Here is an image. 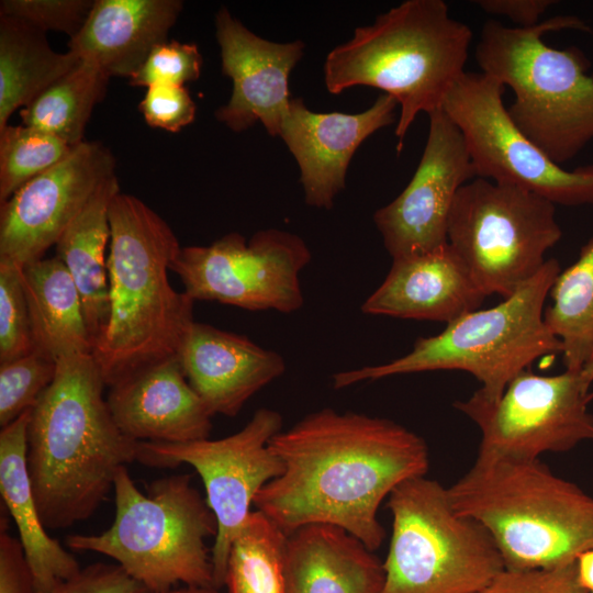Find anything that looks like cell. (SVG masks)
I'll use <instances>...</instances> for the list:
<instances>
[{
  "label": "cell",
  "instance_id": "44dd1931",
  "mask_svg": "<svg viewBox=\"0 0 593 593\" xmlns=\"http://www.w3.org/2000/svg\"><path fill=\"white\" fill-rule=\"evenodd\" d=\"M486 296L451 246L392 259L378 289L362 303L369 315L449 324Z\"/></svg>",
  "mask_w": 593,
  "mask_h": 593
},
{
  "label": "cell",
  "instance_id": "d4e9b609",
  "mask_svg": "<svg viewBox=\"0 0 593 593\" xmlns=\"http://www.w3.org/2000/svg\"><path fill=\"white\" fill-rule=\"evenodd\" d=\"M120 192L116 176L107 179L57 240L61 260L79 291L86 324L93 345L110 314L105 247L110 243V204Z\"/></svg>",
  "mask_w": 593,
  "mask_h": 593
},
{
  "label": "cell",
  "instance_id": "e0dca14e",
  "mask_svg": "<svg viewBox=\"0 0 593 593\" xmlns=\"http://www.w3.org/2000/svg\"><path fill=\"white\" fill-rule=\"evenodd\" d=\"M215 36L223 74L233 83L228 102L215 118L234 132L261 122L267 133L279 136L289 98L291 70L303 56L304 43H276L262 38L222 7L215 14Z\"/></svg>",
  "mask_w": 593,
  "mask_h": 593
},
{
  "label": "cell",
  "instance_id": "d6986e66",
  "mask_svg": "<svg viewBox=\"0 0 593 593\" xmlns=\"http://www.w3.org/2000/svg\"><path fill=\"white\" fill-rule=\"evenodd\" d=\"M107 402L124 435L136 441L183 444L209 438L211 417L177 356L110 387Z\"/></svg>",
  "mask_w": 593,
  "mask_h": 593
},
{
  "label": "cell",
  "instance_id": "8fae6325",
  "mask_svg": "<svg viewBox=\"0 0 593 593\" xmlns=\"http://www.w3.org/2000/svg\"><path fill=\"white\" fill-rule=\"evenodd\" d=\"M504 91L495 78L465 71L441 105L465 138L475 176L555 205H593V164L567 170L551 160L512 121Z\"/></svg>",
  "mask_w": 593,
  "mask_h": 593
},
{
  "label": "cell",
  "instance_id": "7bdbcfd3",
  "mask_svg": "<svg viewBox=\"0 0 593 593\" xmlns=\"http://www.w3.org/2000/svg\"><path fill=\"white\" fill-rule=\"evenodd\" d=\"M581 373L586 383L591 387V384L593 383V355L581 369Z\"/></svg>",
  "mask_w": 593,
  "mask_h": 593
},
{
  "label": "cell",
  "instance_id": "ba28073f",
  "mask_svg": "<svg viewBox=\"0 0 593 593\" xmlns=\"http://www.w3.org/2000/svg\"><path fill=\"white\" fill-rule=\"evenodd\" d=\"M560 271L557 259H547L532 279L495 306L469 312L441 333L417 338L409 354L391 362L333 374V388L396 374L461 370L481 383L479 394L497 400L535 360L561 354L560 340L544 320L546 298Z\"/></svg>",
  "mask_w": 593,
  "mask_h": 593
},
{
  "label": "cell",
  "instance_id": "30bf717a",
  "mask_svg": "<svg viewBox=\"0 0 593 593\" xmlns=\"http://www.w3.org/2000/svg\"><path fill=\"white\" fill-rule=\"evenodd\" d=\"M562 237L556 205L523 188L475 177L456 194L447 242L485 296L506 299Z\"/></svg>",
  "mask_w": 593,
  "mask_h": 593
},
{
  "label": "cell",
  "instance_id": "ab89813d",
  "mask_svg": "<svg viewBox=\"0 0 593 593\" xmlns=\"http://www.w3.org/2000/svg\"><path fill=\"white\" fill-rule=\"evenodd\" d=\"M557 1L553 0H477L473 3L485 13L510 19L521 29L539 24L540 16Z\"/></svg>",
  "mask_w": 593,
  "mask_h": 593
},
{
  "label": "cell",
  "instance_id": "3957f363",
  "mask_svg": "<svg viewBox=\"0 0 593 593\" xmlns=\"http://www.w3.org/2000/svg\"><path fill=\"white\" fill-rule=\"evenodd\" d=\"M109 320L92 356L105 385L178 349L193 321V303L168 279L181 248L168 223L141 199L116 193L110 204Z\"/></svg>",
  "mask_w": 593,
  "mask_h": 593
},
{
  "label": "cell",
  "instance_id": "d590c367",
  "mask_svg": "<svg viewBox=\"0 0 593 593\" xmlns=\"http://www.w3.org/2000/svg\"><path fill=\"white\" fill-rule=\"evenodd\" d=\"M479 593H586L581 585L577 563L525 571L504 570Z\"/></svg>",
  "mask_w": 593,
  "mask_h": 593
},
{
  "label": "cell",
  "instance_id": "5b68a950",
  "mask_svg": "<svg viewBox=\"0 0 593 593\" xmlns=\"http://www.w3.org/2000/svg\"><path fill=\"white\" fill-rule=\"evenodd\" d=\"M447 493L459 514L490 533L505 570L563 567L593 548V497L539 458L477 456Z\"/></svg>",
  "mask_w": 593,
  "mask_h": 593
},
{
  "label": "cell",
  "instance_id": "52a82bcc",
  "mask_svg": "<svg viewBox=\"0 0 593 593\" xmlns=\"http://www.w3.org/2000/svg\"><path fill=\"white\" fill-rule=\"evenodd\" d=\"M115 516L100 534H75L66 545L104 555L150 593H169L177 583L214 586L206 539L216 519L189 474L153 481L143 494L122 467L114 480Z\"/></svg>",
  "mask_w": 593,
  "mask_h": 593
},
{
  "label": "cell",
  "instance_id": "7c38bea8",
  "mask_svg": "<svg viewBox=\"0 0 593 593\" xmlns=\"http://www.w3.org/2000/svg\"><path fill=\"white\" fill-rule=\"evenodd\" d=\"M592 399L581 370L539 376L527 369L497 400L489 401L475 391L454 407L478 426V456L533 460L593 441V414L588 409Z\"/></svg>",
  "mask_w": 593,
  "mask_h": 593
},
{
  "label": "cell",
  "instance_id": "4fadbf2b",
  "mask_svg": "<svg viewBox=\"0 0 593 593\" xmlns=\"http://www.w3.org/2000/svg\"><path fill=\"white\" fill-rule=\"evenodd\" d=\"M281 429L280 413L262 407L240 430L223 438L183 444L139 441L141 463L164 468L187 463L200 474L217 526L211 549L217 590L225 585L232 541L251 513L257 494L283 471L282 461L269 448Z\"/></svg>",
  "mask_w": 593,
  "mask_h": 593
},
{
  "label": "cell",
  "instance_id": "2e32d148",
  "mask_svg": "<svg viewBox=\"0 0 593 593\" xmlns=\"http://www.w3.org/2000/svg\"><path fill=\"white\" fill-rule=\"evenodd\" d=\"M427 141L404 190L378 209L373 222L392 259L425 253L447 242V225L459 189L474 179L465 138L439 108L428 113Z\"/></svg>",
  "mask_w": 593,
  "mask_h": 593
},
{
  "label": "cell",
  "instance_id": "7402d4cb",
  "mask_svg": "<svg viewBox=\"0 0 593 593\" xmlns=\"http://www.w3.org/2000/svg\"><path fill=\"white\" fill-rule=\"evenodd\" d=\"M182 8L180 0H93L68 51L110 77L131 78L152 49L167 41Z\"/></svg>",
  "mask_w": 593,
  "mask_h": 593
},
{
  "label": "cell",
  "instance_id": "f546056e",
  "mask_svg": "<svg viewBox=\"0 0 593 593\" xmlns=\"http://www.w3.org/2000/svg\"><path fill=\"white\" fill-rule=\"evenodd\" d=\"M288 535L260 511H251L227 558L228 593H286Z\"/></svg>",
  "mask_w": 593,
  "mask_h": 593
},
{
  "label": "cell",
  "instance_id": "ac0fdd59",
  "mask_svg": "<svg viewBox=\"0 0 593 593\" xmlns=\"http://www.w3.org/2000/svg\"><path fill=\"white\" fill-rule=\"evenodd\" d=\"M398 107L387 93L356 114L313 112L302 99L290 100L279 137L299 165L307 205L332 209L355 152L371 134L398 121Z\"/></svg>",
  "mask_w": 593,
  "mask_h": 593
},
{
  "label": "cell",
  "instance_id": "f35d334b",
  "mask_svg": "<svg viewBox=\"0 0 593 593\" xmlns=\"http://www.w3.org/2000/svg\"><path fill=\"white\" fill-rule=\"evenodd\" d=\"M0 593H38L19 538L0 533Z\"/></svg>",
  "mask_w": 593,
  "mask_h": 593
},
{
  "label": "cell",
  "instance_id": "836d02e7",
  "mask_svg": "<svg viewBox=\"0 0 593 593\" xmlns=\"http://www.w3.org/2000/svg\"><path fill=\"white\" fill-rule=\"evenodd\" d=\"M202 55L197 45L178 41L157 44L142 67L130 78L136 87L153 85H178L194 81L200 77Z\"/></svg>",
  "mask_w": 593,
  "mask_h": 593
},
{
  "label": "cell",
  "instance_id": "8d00e7d4",
  "mask_svg": "<svg viewBox=\"0 0 593 593\" xmlns=\"http://www.w3.org/2000/svg\"><path fill=\"white\" fill-rule=\"evenodd\" d=\"M146 89L139 111L149 126L179 132L193 122L197 108L184 86L158 83Z\"/></svg>",
  "mask_w": 593,
  "mask_h": 593
},
{
  "label": "cell",
  "instance_id": "83f0119b",
  "mask_svg": "<svg viewBox=\"0 0 593 593\" xmlns=\"http://www.w3.org/2000/svg\"><path fill=\"white\" fill-rule=\"evenodd\" d=\"M548 295L544 320L561 343L564 368L581 370L593 355V238L559 272Z\"/></svg>",
  "mask_w": 593,
  "mask_h": 593
},
{
  "label": "cell",
  "instance_id": "ffe728a7",
  "mask_svg": "<svg viewBox=\"0 0 593 593\" xmlns=\"http://www.w3.org/2000/svg\"><path fill=\"white\" fill-rule=\"evenodd\" d=\"M177 357L212 416H236L256 392L286 370L278 353L199 322L188 329Z\"/></svg>",
  "mask_w": 593,
  "mask_h": 593
},
{
  "label": "cell",
  "instance_id": "74e56055",
  "mask_svg": "<svg viewBox=\"0 0 593 593\" xmlns=\"http://www.w3.org/2000/svg\"><path fill=\"white\" fill-rule=\"evenodd\" d=\"M49 593H150L118 563L97 562L80 569Z\"/></svg>",
  "mask_w": 593,
  "mask_h": 593
},
{
  "label": "cell",
  "instance_id": "4dcf8cb0",
  "mask_svg": "<svg viewBox=\"0 0 593 593\" xmlns=\"http://www.w3.org/2000/svg\"><path fill=\"white\" fill-rule=\"evenodd\" d=\"M74 147L45 131L8 124L0 131V204L66 158Z\"/></svg>",
  "mask_w": 593,
  "mask_h": 593
},
{
  "label": "cell",
  "instance_id": "603a6c76",
  "mask_svg": "<svg viewBox=\"0 0 593 593\" xmlns=\"http://www.w3.org/2000/svg\"><path fill=\"white\" fill-rule=\"evenodd\" d=\"M286 593H380L383 562L343 528L312 524L288 535Z\"/></svg>",
  "mask_w": 593,
  "mask_h": 593
},
{
  "label": "cell",
  "instance_id": "8992f818",
  "mask_svg": "<svg viewBox=\"0 0 593 593\" xmlns=\"http://www.w3.org/2000/svg\"><path fill=\"white\" fill-rule=\"evenodd\" d=\"M592 32L575 15H557L534 27L486 21L475 46L484 72L514 93L507 112L515 125L551 160L563 165L593 141L591 63L575 46L547 45L550 31Z\"/></svg>",
  "mask_w": 593,
  "mask_h": 593
},
{
  "label": "cell",
  "instance_id": "d6a6232c",
  "mask_svg": "<svg viewBox=\"0 0 593 593\" xmlns=\"http://www.w3.org/2000/svg\"><path fill=\"white\" fill-rule=\"evenodd\" d=\"M34 350L21 268L0 261V363Z\"/></svg>",
  "mask_w": 593,
  "mask_h": 593
},
{
  "label": "cell",
  "instance_id": "7a4b0ae2",
  "mask_svg": "<svg viewBox=\"0 0 593 593\" xmlns=\"http://www.w3.org/2000/svg\"><path fill=\"white\" fill-rule=\"evenodd\" d=\"M56 362L55 378L27 426L29 475L48 529L90 517L113 490L118 471L137 461L139 446L116 425L92 354Z\"/></svg>",
  "mask_w": 593,
  "mask_h": 593
},
{
  "label": "cell",
  "instance_id": "1f68e13d",
  "mask_svg": "<svg viewBox=\"0 0 593 593\" xmlns=\"http://www.w3.org/2000/svg\"><path fill=\"white\" fill-rule=\"evenodd\" d=\"M56 360L33 350L26 356L0 363V426L32 410L52 384Z\"/></svg>",
  "mask_w": 593,
  "mask_h": 593
},
{
  "label": "cell",
  "instance_id": "9a60e30c",
  "mask_svg": "<svg viewBox=\"0 0 593 593\" xmlns=\"http://www.w3.org/2000/svg\"><path fill=\"white\" fill-rule=\"evenodd\" d=\"M114 170L107 146L83 141L23 184L0 208V261L23 268L42 259Z\"/></svg>",
  "mask_w": 593,
  "mask_h": 593
},
{
  "label": "cell",
  "instance_id": "6da1fadb",
  "mask_svg": "<svg viewBox=\"0 0 593 593\" xmlns=\"http://www.w3.org/2000/svg\"><path fill=\"white\" fill-rule=\"evenodd\" d=\"M282 473L257 494L255 507L287 535L312 524L343 528L368 549L385 536L382 501L429 468L425 440L388 418L333 409L313 412L269 441Z\"/></svg>",
  "mask_w": 593,
  "mask_h": 593
},
{
  "label": "cell",
  "instance_id": "cb8c5ba5",
  "mask_svg": "<svg viewBox=\"0 0 593 593\" xmlns=\"http://www.w3.org/2000/svg\"><path fill=\"white\" fill-rule=\"evenodd\" d=\"M31 411L0 432V493L13 518L38 593H49L80 571L77 560L46 533L27 470Z\"/></svg>",
  "mask_w": 593,
  "mask_h": 593
},
{
  "label": "cell",
  "instance_id": "4316f807",
  "mask_svg": "<svg viewBox=\"0 0 593 593\" xmlns=\"http://www.w3.org/2000/svg\"><path fill=\"white\" fill-rule=\"evenodd\" d=\"M79 58L52 48L45 33L0 15V131L10 116L66 75Z\"/></svg>",
  "mask_w": 593,
  "mask_h": 593
},
{
  "label": "cell",
  "instance_id": "e575fe53",
  "mask_svg": "<svg viewBox=\"0 0 593 593\" xmlns=\"http://www.w3.org/2000/svg\"><path fill=\"white\" fill-rule=\"evenodd\" d=\"M92 0H2L0 15L20 20L42 31L75 36L86 22Z\"/></svg>",
  "mask_w": 593,
  "mask_h": 593
},
{
  "label": "cell",
  "instance_id": "484cf974",
  "mask_svg": "<svg viewBox=\"0 0 593 593\" xmlns=\"http://www.w3.org/2000/svg\"><path fill=\"white\" fill-rule=\"evenodd\" d=\"M34 349L58 360L92 354L81 298L69 271L57 257L21 268Z\"/></svg>",
  "mask_w": 593,
  "mask_h": 593
},
{
  "label": "cell",
  "instance_id": "f1b7e54d",
  "mask_svg": "<svg viewBox=\"0 0 593 593\" xmlns=\"http://www.w3.org/2000/svg\"><path fill=\"white\" fill-rule=\"evenodd\" d=\"M111 77L99 66L79 61L20 110L22 124L51 133L70 146L82 143L94 107L103 99Z\"/></svg>",
  "mask_w": 593,
  "mask_h": 593
},
{
  "label": "cell",
  "instance_id": "5bb4252c",
  "mask_svg": "<svg viewBox=\"0 0 593 593\" xmlns=\"http://www.w3.org/2000/svg\"><path fill=\"white\" fill-rule=\"evenodd\" d=\"M310 261L311 251L300 236L270 228L249 240L228 233L208 246L181 247L170 270L194 301L288 314L303 305L299 277Z\"/></svg>",
  "mask_w": 593,
  "mask_h": 593
},
{
  "label": "cell",
  "instance_id": "b9f144b4",
  "mask_svg": "<svg viewBox=\"0 0 593 593\" xmlns=\"http://www.w3.org/2000/svg\"><path fill=\"white\" fill-rule=\"evenodd\" d=\"M169 593H221L214 586H187L172 589Z\"/></svg>",
  "mask_w": 593,
  "mask_h": 593
},
{
  "label": "cell",
  "instance_id": "277c9868",
  "mask_svg": "<svg viewBox=\"0 0 593 593\" xmlns=\"http://www.w3.org/2000/svg\"><path fill=\"white\" fill-rule=\"evenodd\" d=\"M471 40L470 27L450 16L443 0H406L331 51L324 82L332 94L369 86L393 97L400 153L417 114L441 108L465 72Z\"/></svg>",
  "mask_w": 593,
  "mask_h": 593
},
{
  "label": "cell",
  "instance_id": "60d3db41",
  "mask_svg": "<svg viewBox=\"0 0 593 593\" xmlns=\"http://www.w3.org/2000/svg\"><path fill=\"white\" fill-rule=\"evenodd\" d=\"M575 563L581 585L586 593H593V548L581 553Z\"/></svg>",
  "mask_w": 593,
  "mask_h": 593
},
{
  "label": "cell",
  "instance_id": "9c48e42d",
  "mask_svg": "<svg viewBox=\"0 0 593 593\" xmlns=\"http://www.w3.org/2000/svg\"><path fill=\"white\" fill-rule=\"evenodd\" d=\"M388 508L392 534L380 593H479L505 570L490 533L459 514L438 481H404Z\"/></svg>",
  "mask_w": 593,
  "mask_h": 593
}]
</instances>
